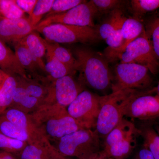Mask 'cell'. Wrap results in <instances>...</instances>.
<instances>
[{
    "label": "cell",
    "mask_w": 159,
    "mask_h": 159,
    "mask_svg": "<svg viewBox=\"0 0 159 159\" xmlns=\"http://www.w3.org/2000/svg\"><path fill=\"white\" fill-rule=\"evenodd\" d=\"M0 159H18L16 156L6 152L4 151L0 150Z\"/></svg>",
    "instance_id": "cell-38"
},
{
    "label": "cell",
    "mask_w": 159,
    "mask_h": 159,
    "mask_svg": "<svg viewBox=\"0 0 159 159\" xmlns=\"http://www.w3.org/2000/svg\"><path fill=\"white\" fill-rule=\"evenodd\" d=\"M0 14L11 20L25 17V12L17 6L15 0H0Z\"/></svg>",
    "instance_id": "cell-29"
},
{
    "label": "cell",
    "mask_w": 159,
    "mask_h": 159,
    "mask_svg": "<svg viewBox=\"0 0 159 159\" xmlns=\"http://www.w3.org/2000/svg\"><path fill=\"white\" fill-rule=\"evenodd\" d=\"M38 0H15L16 3L24 12L29 16L32 13Z\"/></svg>",
    "instance_id": "cell-35"
},
{
    "label": "cell",
    "mask_w": 159,
    "mask_h": 159,
    "mask_svg": "<svg viewBox=\"0 0 159 159\" xmlns=\"http://www.w3.org/2000/svg\"><path fill=\"white\" fill-rule=\"evenodd\" d=\"M136 159H155L152 154L148 148L143 145L137 154Z\"/></svg>",
    "instance_id": "cell-37"
},
{
    "label": "cell",
    "mask_w": 159,
    "mask_h": 159,
    "mask_svg": "<svg viewBox=\"0 0 159 159\" xmlns=\"http://www.w3.org/2000/svg\"><path fill=\"white\" fill-rule=\"evenodd\" d=\"M149 72L147 68L140 65L120 62L115 68L112 92L126 89L145 90L152 84Z\"/></svg>",
    "instance_id": "cell-6"
},
{
    "label": "cell",
    "mask_w": 159,
    "mask_h": 159,
    "mask_svg": "<svg viewBox=\"0 0 159 159\" xmlns=\"http://www.w3.org/2000/svg\"><path fill=\"white\" fill-rule=\"evenodd\" d=\"M47 139L43 143L28 144L18 155V159H49Z\"/></svg>",
    "instance_id": "cell-25"
},
{
    "label": "cell",
    "mask_w": 159,
    "mask_h": 159,
    "mask_svg": "<svg viewBox=\"0 0 159 159\" xmlns=\"http://www.w3.org/2000/svg\"><path fill=\"white\" fill-rule=\"evenodd\" d=\"M151 42L155 53L159 59V19H157L152 23L150 26Z\"/></svg>",
    "instance_id": "cell-34"
},
{
    "label": "cell",
    "mask_w": 159,
    "mask_h": 159,
    "mask_svg": "<svg viewBox=\"0 0 159 159\" xmlns=\"http://www.w3.org/2000/svg\"><path fill=\"white\" fill-rule=\"evenodd\" d=\"M101 96L83 90L67 107L69 114L88 129H95L99 111Z\"/></svg>",
    "instance_id": "cell-8"
},
{
    "label": "cell",
    "mask_w": 159,
    "mask_h": 159,
    "mask_svg": "<svg viewBox=\"0 0 159 159\" xmlns=\"http://www.w3.org/2000/svg\"><path fill=\"white\" fill-rule=\"evenodd\" d=\"M100 138L96 129H84L65 136L52 145L66 157L96 159L100 152Z\"/></svg>",
    "instance_id": "cell-4"
},
{
    "label": "cell",
    "mask_w": 159,
    "mask_h": 159,
    "mask_svg": "<svg viewBox=\"0 0 159 159\" xmlns=\"http://www.w3.org/2000/svg\"><path fill=\"white\" fill-rule=\"evenodd\" d=\"M47 63L45 66V74L49 84L56 80L68 75H73L76 70L61 62L49 54H46Z\"/></svg>",
    "instance_id": "cell-20"
},
{
    "label": "cell",
    "mask_w": 159,
    "mask_h": 159,
    "mask_svg": "<svg viewBox=\"0 0 159 159\" xmlns=\"http://www.w3.org/2000/svg\"><path fill=\"white\" fill-rule=\"evenodd\" d=\"M119 59L122 62L144 66L153 74L159 70V59L145 31L127 47Z\"/></svg>",
    "instance_id": "cell-7"
},
{
    "label": "cell",
    "mask_w": 159,
    "mask_h": 159,
    "mask_svg": "<svg viewBox=\"0 0 159 159\" xmlns=\"http://www.w3.org/2000/svg\"><path fill=\"white\" fill-rule=\"evenodd\" d=\"M0 69L10 75H17L25 79L29 78L15 52L0 41Z\"/></svg>",
    "instance_id": "cell-17"
},
{
    "label": "cell",
    "mask_w": 159,
    "mask_h": 159,
    "mask_svg": "<svg viewBox=\"0 0 159 159\" xmlns=\"http://www.w3.org/2000/svg\"><path fill=\"white\" fill-rule=\"evenodd\" d=\"M140 135L138 130L133 134L110 147L100 151L98 157L114 159H125L130 154L137 145V138Z\"/></svg>",
    "instance_id": "cell-15"
},
{
    "label": "cell",
    "mask_w": 159,
    "mask_h": 159,
    "mask_svg": "<svg viewBox=\"0 0 159 159\" xmlns=\"http://www.w3.org/2000/svg\"><path fill=\"white\" fill-rule=\"evenodd\" d=\"M143 25L136 19L126 18L122 26V43L119 48L105 51L104 56L109 61L119 59L121 54L129 44L145 31Z\"/></svg>",
    "instance_id": "cell-14"
},
{
    "label": "cell",
    "mask_w": 159,
    "mask_h": 159,
    "mask_svg": "<svg viewBox=\"0 0 159 159\" xmlns=\"http://www.w3.org/2000/svg\"><path fill=\"white\" fill-rule=\"evenodd\" d=\"M74 53L82 85L100 92L111 89L112 76L104 55L86 48H77Z\"/></svg>",
    "instance_id": "cell-2"
},
{
    "label": "cell",
    "mask_w": 159,
    "mask_h": 159,
    "mask_svg": "<svg viewBox=\"0 0 159 159\" xmlns=\"http://www.w3.org/2000/svg\"><path fill=\"white\" fill-rule=\"evenodd\" d=\"M132 9L136 14L153 11L159 8V0H132Z\"/></svg>",
    "instance_id": "cell-32"
},
{
    "label": "cell",
    "mask_w": 159,
    "mask_h": 159,
    "mask_svg": "<svg viewBox=\"0 0 159 159\" xmlns=\"http://www.w3.org/2000/svg\"><path fill=\"white\" fill-rule=\"evenodd\" d=\"M34 31L35 27L31 25L29 17L11 20L0 14V41L5 44L14 46Z\"/></svg>",
    "instance_id": "cell-11"
},
{
    "label": "cell",
    "mask_w": 159,
    "mask_h": 159,
    "mask_svg": "<svg viewBox=\"0 0 159 159\" xmlns=\"http://www.w3.org/2000/svg\"><path fill=\"white\" fill-rule=\"evenodd\" d=\"M43 136L52 143L80 129H86L74 119L66 107L45 104L29 114Z\"/></svg>",
    "instance_id": "cell-1"
},
{
    "label": "cell",
    "mask_w": 159,
    "mask_h": 159,
    "mask_svg": "<svg viewBox=\"0 0 159 159\" xmlns=\"http://www.w3.org/2000/svg\"><path fill=\"white\" fill-rule=\"evenodd\" d=\"M85 1L82 0H55L51 10L43 19L66 12Z\"/></svg>",
    "instance_id": "cell-31"
},
{
    "label": "cell",
    "mask_w": 159,
    "mask_h": 159,
    "mask_svg": "<svg viewBox=\"0 0 159 159\" xmlns=\"http://www.w3.org/2000/svg\"><path fill=\"white\" fill-rule=\"evenodd\" d=\"M54 0H38L29 19L32 26L36 27L51 9Z\"/></svg>",
    "instance_id": "cell-28"
},
{
    "label": "cell",
    "mask_w": 159,
    "mask_h": 159,
    "mask_svg": "<svg viewBox=\"0 0 159 159\" xmlns=\"http://www.w3.org/2000/svg\"><path fill=\"white\" fill-rule=\"evenodd\" d=\"M28 145L26 142L11 139L0 133V150L17 156Z\"/></svg>",
    "instance_id": "cell-30"
},
{
    "label": "cell",
    "mask_w": 159,
    "mask_h": 159,
    "mask_svg": "<svg viewBox=\"0 0 159 159\" xmlns=\"http://www.w3.org/2000/svg\"><path fill=\"white\" fill-rule=\"evenodd\" d=\"M1 115L25 132L30 140L29 144L43 143L47 140L29 114H26L17 109L9 107Z\"/></svg>",
    "instance_id": "cell-13"
},
{
    "label": "cell",
    "mask_w": 159,
    "mask_h": 159,
    "mask_svg": "<svg viewBox=\"0 0 159 159\" xmlns=\"http://www.w3.org/2000/svg\"><path fill=\"white\" fill-rule=\"evenodd\" d=\"M111 12L108 18L101 25L98 31L99 37L104 40L113 32L119 23L126 19L120 9H116Z\"/></svg>",
    "instance_id": "cell-24"
},
{
    "label": "cell",
    "mask_w": 159,
    "mask_h": 159,
    "mask_svg": "<svg viewBox=\"0 0 159 159\" xmlns=\"http://www.w3.org/2000/svg\"><path fill=\"white\" fill-rule=\"evenodd\" d=\"M35 31L41 33L46 40L58 44H92L96 43L100 37L98 31L94 28L65 24H51L35 27Z\"/></svg>",
    "instance_id": "cell-5"
},
{
    "label": "cell",
    "mask_w": 159,
    "mask_h": 159,
    "mask_svg": "<svg viewBox=\"0 0 159 159\" xmlns=\"http://www.w3.org/2000/svg\"><path fill=\"white\" fill-rule=\"evenodd\" d=\"M98 12L111 11L119 9L123 1L116 0H93L92 1Z\"/></svg>",
    "instance_id": "cell-33"
},
{
    "label": "cell",
    "mask_w": 159,
    "mask_h": 159,
    "mask_svg": "<svg viewBox=\"0 0 159 159\" xmlns=\"http://www.w3.org/2000/svg\"><path fill=\"white\" fill-rule=\"evenodd\" d=\"M156 90L157 93V95H158V96H159V84L158 85L157 87Z\"/></svg>",
    "instance_id": "cell-43"
},
{
    "label": "cell",
    "mask_w": 159,
    "mask_h": 159,
    "mask_svg": "<svg viewBox=\"0 0 159 159\" xmlns=\"http://www.w3.org/2000/svg\"><path fill=\"white\" fill-rule=\"evenodd\" d=\"M17 84L16 75L8 74L0 88V115L11 106Z\"/></svg>",
    "instance_id": "cell-22"
},
{
    "label": "cell",
    "mask_w": 159,
    "mask_h": 159,
    "mask_svg": "<svg viewBox=\"0 0 159 159\" xmlns=\"http://www.w3.org/2000/svg\"><path fill=\"white\" fill-rule=\"evenodd\" d=\"M154 128L155 129H156V130L157 131V133L159 135V126L158 125H155L154 126Z\"/></svg>",
    "instance_id": "cell-40"
},
{
    "label": "cell",
    "mask_w": 159,
    "mask_h": 159,
    "mask_svg": "<svg viewBox=\"0 0 159 159\" xmlns=\"http://www.w3.org/2000/svg\"><path fill=\"white\" fill-rule=\"evenodd\" d=\"M143 95V91L126 89L101 96V107L95 128L99 136L104 139L125 117L133 100Z\"/></svg>",
    "instance_id": "cell-3"
},
{
    "label": "cell",
    "mask_w": 159,
    "mask_h": 159,
    "mask_svg": "<svg viewBox=\"0 0 159 159\" xmlns=\"http://www.w3.org/2000/svg\"><path fill=\"white\" fill-rule=\"evenodd\" d=\"M155 121L156 122V125H158L159 126V117L157 119H155Z\"/></svg>",
    "instance_id": "cell-41"
},
{
    "label": "cell",
    "mask_w": 159,
    "mask_h": 159,
    "mask_svg": "<svg viewBox=\"0 0 159 159\" xmlns=\"http://www.w3.org/2000/svg\"><path fill=\"white\" fill-rule=\"evenodd\" d=\"M13 46L16 55L23 68L27 73L29 72L33 79L45 84V80L39 73L40 71L42 70L25 46L20 41Z\"/></svg>",
    "instance_id": "cell-16"
},
{
    "label": "cell",
    "mask_w": 159,
    "mask_h": 159,
    "mask_svg": "<svg viewBox=\"0 0 159 159\" xmlns=\"http://www.w3.org/2000/svg\"><path fill=\"white\" fill-rule=\"evenodd\" d=\"M8 75V74H6L4 71L0 69V88L2 87Z\"/></svg>",
    "instance_id": "cell-39"
},
{
    "label": "cell",
    "mask_w": 159,
    "mask_h": 159,
    "mask_svg": "<svg viewBox=\"0 0 159 159\" xmlns=\"http://www.w3.org/2000/svg\"><path fill=\"white\" fill-rule=\"evenodd\" d=\"M138 130L133 122L123 119L104 138L103 149H106L130 136Z\"/></svg>",
    "instance_id": "cell-19"
},
{
    "label": "cell",
    "mask_w": 159,
    "mask_h": 159,
    "mask_svg": "<svg viewBox=\"0 0 159 159\" xmlns=\"http://www.w3.org/2000/svg\"><path fill=\"white\" fill-rule=\"evenodd\" d=\"M47 145L49 159H66V157L60 153L49 141L47 142Z\"/></svg>",
    "instance_id": "cell-36"
},
{
    "label": "cell",
    "mask_w": 159,
    "mask_h": 159,
    "mask_svg": "<svg viewBox=\"0 0 159 159\" xmlns=\"http://www.w3.org/2000/svg\"></svg>",
    "instance_id": "cell-44"
},
{
    "label": "cell",
    "mask_w": 159,
    "mask_h": 159,
    "mask_svg": "<svg viewBox=\"0 0 159 159\" xmlns=\"http://www.w3.org/2000/svg\"><path fill=\"white\" fill-rule=\"evenodd\" d=\"M21 42L30 51L34 60L45 73V64L43 61L47 52L45 39L40 36L38 32L34 31L23 39Z\"/></svg>",
    "instance_id": "cell-18"
},
{
    "label": "cell",
    "mask_w": 159,
    "mask_h": 159,
    "mask_svg": "<svg viewBox=\"0 0 159 159\" xmlns=\"http://www.w3.org/2000/svg\"><path fill=\"white\" fill-rule=\"evenodd\" d=\"M125 117L145 121L158 118L159 96L145 94L137 97L129 106Z\"/></svg>",
    "instance_id": "cell-12"
},
{
    "label": "cell",
    "mask_w": 159,
    "mask_h": 159,
    "mask_svg": "<svg viewBox=\"0 0 159 159\" xmlns=\"http://www.w3.org/2000/svg\"><path fill=\"white\" fill-rule=\"evenodd\" d=\"M138 129L144 140L143 145L150 151L155 159H159V135L154 127L145 125Z\"/></svg>",
    "instance_id": "cell-23"
},
{
    "label": "cell",
    "mask_w": 159,
    "mask_h": 159,
    "mask_svg": "<svg viewBox=\"0 0 159 159\" xmlns=\"http://www.w3.org/2000/svg\"><path fill=\"white\" fill-rule=\"evenodd\" d=\"M48 88V94L44 104H57L66 108L84 90L83 85L72 75L56 80Z\"/></svg>",
    "instance_id": "cell-10"
},
{
    "label": "cell",
    "mask_w": 159,
    "mask_h": 159,
    "mask_svg": "<svg viewBox=\"0 0 159 159\" xmlns=\"http://www.w3.org/2000/svg\"><path fill=\"white\" fill-rule=\"evenodd\" d=\"M23 80L28 95L41 100L44 104L48 94V87L30 77L28 79L23 78Z\"/></svg>",
    "instance_id": "cell-27"
},
{
    "label": "cell",
    "mask_w": 159,
    "mask_h": 159,
    "mask_svg": "<svg viewBox=\"0 0 159 159\" xmlns=\"http://www.w3.org/2000/svg\"><path fill=\"white\" fill-rule=\"evenodd\" d=\"M0 133L11 139L30 143L29 136L25 132L0 115Z\"/></svg>",
    "instance_id": "cell-26"
},
{
    "label": "cell",
    "mask_w": 159,
    "mask_h": 159,
    "mask_svg": "<svg viewBox=\"0 0 159 159\" xmlns=\"http://www.w3.org/2000/svg\"><path fill=\"white\" fill-rule=\"evenodd\" d=\"M47 52L61 62L77 71V61L70 51L57 43L51 42L45 39Z\"/></svg>",
    "instance_id": "cell-21"
},
{
    "label": "cell",
    "mask_w": 159,
    "mask_h": 159,
    "mask_svg": "<svg viewBox=\"0 0 159 159\" xmlns=\"http://www.w3.org/2000/svg\"><path fill=\"white\" fill-rule=\"evenodd\" d=\"M96 159H114L113 158H101L99 157H97V158Z\"/></svg>",
    "instance_id": "cell-42"
},
{
    "label": "cell",
    "mask_w": 159,
    "mask_h": 159,
    "mask_svg": "<svg viewBox=\"0 0 159 159\" xmlns=\"http://www.w3.org/2000/svg\"><path fill=\"white\" fill-rule=\"evenodd\" d=\"M97 12L92 1H85L66 12L43 19L35 27L60 24L94 28V18Z\"/></svg>",
    "instance_id": "cell-9"
}]
</instances>
